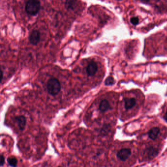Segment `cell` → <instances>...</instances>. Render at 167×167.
<instances>
[{"label": "cell", "instance_id": "obj_1", "mask_svg": "<svg viewBox=\"0 0 167 167\" xmlns=\"http://www.w3.org/2000/svg\"><path fill=\"white\" fill-rule=\"evenodd\" d=\"M47 90L51 95L55 96L61 90L60 82L55 78L49 79L47 83Z\"/></svg>", "mask_w": 167, "mask_h": 167}, {"label": "cell", "instance_id": "obj_2", "mask_svg": "<svg viewBox=\"0 0 167 167\" xmlns=\"http://www.w3.org/2000/svg\"><path fill=\"white\" fill-rule=\"evenodd\" d=\"M40 9V3L38 1L30 0L27 2L26 5L25 9L26 13L30 15L37 14Z\"/></svg>", "mask_w": 167, "mask_h": 167}, {"label": "cell", "instance_id": "obj_3", "mask_svg": "<svg viewBox=\"0 0 167 167\" xmlns=\"http://www.w3.org/2000/svg\"><path fill=\"white\" fill-rule=\"evenodd\" d=\"M14 122L16 124L19 130H24L26 126V117L23 115L17 116L14 118Z\"/></svg>", "mask_w": 167, "mask_h": 167}, {"label": "cell", "instance_id": "obj_4", "mask_svg": "<svg viewBox=\"0 0 167 167\" xmlns=\"http://www.w3.org/2000/svg\"><path fill=\"white\" fill-rule=\"evenodd\" d=\"M131 155V151L129 148H123L119 151L117 156L121 161H126Z\"/></svg>", "mask_w": 167, "mask_h": 167}, {"label": "cell", "instance_id": "obj_5", "mask_svg": "<svg viewBox=\"0 0 167 167\" xmlns=\"http://www.w3.org/2000/svg\"><path fill=\"white\" fill-rule=\"evenodd\" d=\"M124 108L126 110H130L135 106L137 101L134 97H127L124 99Z\"/></svg>", "mask_w": 167, "mask_h": 167}, {"label": "cell", "instance_id": "obj_6", "mask_svg": "<svg viewBox=\"0 0 167 167\" xmlns=\"http://www.w3.org/2000/svg\"><path fill=\"white\" fill-rule=\"evenodd\" d=\"M98 70V66L96 62L92 61L88 64L86 68V72L88 75L93 76Z\"/></svg>", "mask_w": 167, "mask_h": 167}, {"label": "cell", "instance_id": "obj_7", "mask_svg": "<svg viewBox=\"0 0 167 167\" xmlns=\"http://www.w3.org/2000/svg\"><path fill=\"white\" fill-rule=\"evenodd\" d=\"M40 33L37 30H33L30 35V41L33 45H35L38 43L40 41Z\"/></svg>", "mask_w": 167, "mask_h": 167}, {"label": "cell", "instance_id": "obj_8", "mask_svg": "<svg viewBox=\"0 0 167 167\" xmlns=\"http://www.w3.org/2000/svg\"><path fill=\"white\" fill-rule=\"evenodd\" d=\"M111 106L110 103L107 99H104L101 101L99 103V110L101 112H106L107 111L110 110Z\"/></svg>", "mask_w": 167, "mask_h": 167}, {"label": "cell", "instance_id": "obj_9", "mask_svg": "<svg viewBox=\"0 0 167 167\" xmlns=\"http://www.w3.org/2000/svg\"><path fill=\"white\" fill-rule=\"evenodd\" d=\"M159 132L160 130L158 127H153L149 131L148 133V136L151 139L155 140L156 138H157Z\"/></svg>", "mask_w": 167, "mask_h": 167}, {"label": "cell", "instance_id": "obj_10", "mask_svg": "<svg viewBox=\"0 0 167 167\" xmlns=\"http://www.w3.org/2000/svg\"><path fill=\"white\" fill-rule=\"evenodd\" d=\"M146 152L148 157L153 158L157 155L158 151L153 147H150L149 148H147Z\"/></svg>", "mask_w": 167, "mask_h": 167}, {"label": "cell", "instance_id": "obj_11", "mask_svg": "<svg viewBox=\"0 0 167 167\" xmlns=\"http://www.w3.org/2000/svg\"><path fill=\"white\" fill-rule=\"evenodd\" d=\"M9 165L12 167H17L18 164V161L14 157H9L7 160Z\"/></svg>", "mask_w": 167, "mask_h": 167}, {"label": "cell", "instance_id": "obj_12", "mask_svg": "<svg viewBox=\"0 0 167 167\" xmlns=\"http://www.w3.org/2000/svg\"><path fill=\"white\" fill-rule=\"evenodd\" d=\"M114 83V79L112 77H109L105 81V84L107 86L111 85Z\"/></svg>", "mask_w": 167, "mask_h": 167}, {"label": "cell", "instance_id": "obj_13", "mask_svg": "<svg viewBox=\"0 0 167 167\" xmlns=\"http://www.w3.org/2000/svg\"><path fill=\"white\" fill-rule=\"evenodd\" d=\"M130 22L133 25L136 26L139 24V20L138 18L136 17H133L130 19Z\"/></svg>", "mask_w": 167, "mask_h": 167}, {"label": "cell", "instance_id": "obj_14", "mask_svg": "<svg viewBox=\"0 0 167 167\" xmlns=\"http://www.w3.org/2000/svg\"><path fill=\"white\" fill-rule=\"evenodd\" d=\"M110 127H109V126L106 125V126L103 127V128H102L101 132H102L103 134H107V133H108V131L110 130Z\"/></svg>", "mask_w": 167, "mask_h": 167}, {"label": "cell", "instance_id": "obj_15", "mask_svg": "<svg viewBox=\"0 0 167 167\" xmlns=\"http://www.w3.org/2000/svg\"><path fill=\"white\" fill-rule=\"evenodd\" d=\"M0 165L1 167L4 165L5 164V157L3 155H1V157H0Z\"/></svg>", "mask_w": 167, "mask_h": 167}, {"label": "cell", "instance_id": "obj_16", "mask_svg": "<svg viewBox=\"0 0 167 167\" xmlns=\"http://www.w3.org/2000/svg\"><path fill=\"white\" fill-rule=\"evenodd\" d=\"M165 119L166 120V121H167V110L166 111V114H165Z\"/></svg>", "mask_w": 167, "mask_h": 167}, {"label": "cell", "instance_id": "obj_17", "mask_svg": "<svg viewBox=\"0 0 167 167\" xmlns=\"http://www.w3.org/2000/svg\"><path fill=\"white\" fill-rule=\"evenodd\" d=\"M1 82H2V80H3V71H2V70H1Z\"/></svg>", "mask_w": 167, "mask_h": 167}, {"label": "cell", "instance_id": "obj_18", "mask_svg": "<svg viewBox=\"0 0 167 167\" xmlns=\"http://www.w3.org/2000/svg\"></svg>", "mask_w": 167, "mask_h": 167}]
</instances>
